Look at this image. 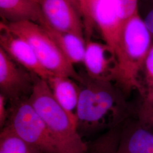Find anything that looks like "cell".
Returning a JSON list of instances; mask_svg holds the SVG:
<instances>
[{
  "label": "cell",
  "instance_id": "6da1fadb",
  "mask_svg": "<svg viewBox=\"0 0 153 153\" xmlns=\"http://www.w3.org/2000/svg\"><path fill=\"white\" fill-rule=\"evenodd\" d=\"M80 76L76 126L81 136L120 126L129 111L120 88L112 82L94 79L86 73Z\"/></svg>",
  "mask_w": 153,
  "mask_h": 153
},
{
  "label": "cell",
  "instance_id": "7a4b0ae2",
  "mask_svg": "<svg viewBox=\"0 0 153 153\" xmlns=\"http://www.w3.org/2000/svg\"><path fill=\"white\" fill-rule=\"evenodd\" d=\"M153 44L152 37L139 12L124 22L115 51L119 61L115 83L125 95L133 90L142 94L140 74Z\"/></svg>",
  "mask_w": 153,
  "mask_h": 153
},
{
  "label": "cell",
  "instance_id": "3957f363",
  "mask_svg": "<svg viewBox=\"0 0 153 153\" xmlns=\"http://www.w3.org/2000/svg\"><path fill=\"white\" fill-rule=\"evenodd\" d=\"M33 88L28 101L53 138L59 153H86L84 142L69 116L55 100L45 80L33 74Z\"/></svg>",
  "mask_w": 153,
  "mask_h": 153
},
{
  "label": "cell",
  "instance_id": "277c9868",
  "mask_svg": "<svg viewBox=\"0 0 153 153\" xmlns=\"http://www.w3.org/2000/svg\"><path fill=\"white\" fill-rule=\"evenodd\" d=\"M6 24L13 33L27 42L46 70L53 74L70 76L76 82L80 80L74 66L40 25L30 21Z\"/></svg>",
  "mask_w": 153,
  "mask_h": 153
},
{
  "label": "cell",
  "instance_id": "5b68a950",
  "mask_svg": "<svg viewBox=\"0 0 153 153\" xmlns=\"http://www.w3.org/2000/svg\"><path fill=\"white\" fill-rule=\"evenodd\" d=\"M11 103L5 126L42 153H59L44 122L28 98Z\"/></svg>",
  "mask_w": 153,
  "mask_h": 153
},
{
  "label": "cell",
  "instance_id": "8992f818",
  "mask_svg": "<svg viewBox=\"0 0 153 153\" xmlns=\"http://www.w3.org/2000/svg\"><path fill=\"white\" fill-rule=\"evenodd\" d=\"M33 84V74L13 60L0 48V94L11 103L28 98Z\"/></svg>",
  "mask_w": 153,
  "mask_h": 153
},
{
  "label": "cell",
  "instance_id": "52a82bcc",
  "mask_svg": "<svg viewBox=\"0 0 153 153\" xmlns=\"http://www.w3.org/2000/svg\"><path fill=\"white\" fill-rule=\"evenodd\" d=\"M44 21L55 30L85 36V27L78 6L71 0H40Z\"/></svg>",
  "mask_w": 153,
  "mask_h": 153
},
{
  "label": "cell",
  "instance_id": "ba28073f",
  "mask_svg": "<svg viewBox=\"0 0 153 153\" xmlns=\"http://www.w3.org/2000/svg\"><path fill=\"white\" fill-rule=\"evenodd\" d=\"M86 74L94 79L116 82L119 73V61L115 51L105 43L86 40L83 63Z\"/></svg>",
  "mask_w": 153,
  "mask_h": 153
},
{
  "label": "cell",
  "instance_id": "9c48e42d",
  "mask_svg": "<svg viewBox=\"0 0 153 153\" xmlns=\"http://www.w3.org/2000/svg\"><path fill=\"white\" fill-rule=\"evenodd\" d=\"M0 48L28 71L44 80L53 74L42 65L27 42L13 33L2 21L0 23Z\"/></svg>",
  "mask_w": 153,
  "mask_h": 153
},
{
  "label": "cell",
  "instance_id": "30bf717a",
  "mask_svg": "<svg viewBox=\"0 0 153 153\" xmlns=\"http://www.w3.org/2000/svg\"><path fill=\"white\" fill-rule=\"evenodd\" d=\"M92 18L104 43L115 52L124 25L115 0H97L93 6Z\"/></svg>",
  "mask_w": 153,
  "mask_h": 153
},
{
  "label": "cell",
  "instance_id": "8fae6325",
  "mask_svg": "<svg viewBox=\"0 0 153 153\" xmlns=\"http://www.w3.org/2000/svg\"><path fill=\"white\" fill-rule=\"evenodd\" d=\"M45 81L55 100L76 125L80 94L79 83L70 76L56 74L51 75Z\"/></svg>",
  "mask_w": 153,
  "mask_h": 153
},
{
  "label": "cell",
  "instance_id": "7c38bea8",
  "mask_svg": "<svg viewBox=\"0 0 153 153\" xmlns=\"http://www.w3.org/2000/svg\"><path fill=\"white\" fill-rule=\"evenodd\" d=\"M117 153H153V132L143 124L128 122L121 127Z\"/></svg>",
  "mask_w": 153,
  "mask_h": 153
},
{
  "label": "cell",
  "instance_id": "4fadbf2b",
  "mask_svg": "<svg viewBox=\"0 0 153 153\" xmlns=\"http://www.w3.org/2000/svg\"><path fill=\"white\" fill-rule=\"evenodd\" d=\"M0 15L7 24L30 21L40 25L44 20L36 0H0Z\"/></svg>",
  "mask_w": 153,
  "mask_h": 153
},
{
  "label": "cell",
  "instance_id": "5bb4252c",
  "mask_svg": "<svg viewBox=\"0 0 153 153\" xmlns=\"http://www.w3.org/2000/svg\"><path fill=\"white\" fill-rule=\"evenodd\" d=\"M54 42L67 60L74 66L83 63L86 40L76 34L60 32L51 27L44 21L40 25Z\"/></svg>",
  "mask_w": 153,
  "mask_h": 153
},
{
  "label": "cell",
  "instance_id": "9a60e30c",
  "mask_svg": "<svg viewBox=\"0 0 153 153\" xmlns=\"http://www.w3.org/2000/svg\"><path fill=\"white\" fill-rule=\"evenodd\" d=\"M0 153H42L5 126L0 133Z\"/></svg>",
  "mask_w": 153,
  "mask_h": 153
},
{
  "label": "cell",
  "instance_id": "2e32d148",
  "mask_svg": "<svg viewBox=\"0 0 153 153\" xmlns=\"http://www.w3.org/2000/svg\"><path fill=\"white\" fill-rule=\"evenodd\" d=\"M143 103L141 109H153V44L142 66L140 77Z\"/></svg>",
  "mask_w": 153,
  "mask_h": 153
},
{
  "label": "cell",
  "instance_id": "e0dca14e",
  "mask_svg": "<svg viewBox=\"0 0 153 153\" xmlns=\"http://www.w3.org/2000/svg\"><path fill=\"white\" fill-rule=\"evenodd\" d=\"M121 126L108 130L106 133L88 145L86 153H117Z\"/></svg>",
  "mask_w": 153,
  "mask_h": 153
},
{
  "label": "cell",
  "instance_id": "ac0fdd59",
  "mask_svg": "<svg viewBox=\"0 0 153 153\" xmlns=\"http://www.w3.org/2000/svg\"><path fill=\"white\" fill-rule=\"evenodd\" d=\"M115 1L124 23L139 12L138 0H115Z\"/></svg>",
  "mask_w": 153,
  "mask_h": 153
},
{
  "label": "cell",
  "instance_id": "d6986e66",
  "mask_svg": "<svg viewBox=\"0 0 153 153\" xmlns=\"http://www.w3.org/2000/svg\"><path fill=\"white\" fill-rule=\"evenodd\" d=\"M7 99L5 97L0 94V126L3 128L5 126L9 116V109H7L6 103Z\"/></svg>",
  "mask_w": 153,
  "mask_h": 153
},
{
  "label": "cell",
  "instance_id": "ffe728a7",
  "mask_svg": "<svg viewBox=\"0 0 153 153\" xmlns=\"http://www.w3.org/2000/svg\"><path fill=\"white\" fill-rule=\"evenodd\" d=\"M143 21L146 27L148 28L153 41V9L148 13V14L145 17Z\"/></svg>",
  "mask_w": 153,
  "mask_h": 153
},
{
  "label": "cell",
  "instance_id": "44dd1931",
  "mask_svg": "<svg viewBox=\"0 0 153 153\" xmlns=\"http://www.w3.org/2000/svg\"><path fill=\"white\" fill-rule=\"evenodd\" d=\"M142 121L145 123H148L149 125L153 126V116L150 115H141Z\"/></svg>",
  "mask_w": 153,
  "mask_h": 153
},
{
  "label": "cell",
  "instance_id": "7402d4cb",
  "mask_svg": "<svg viewBox=\"0 0 153 153\" xmlns=\"http://www.w3.org/2000/svg\"><path fill=\"white\" fill-rule=\"evenodd\" d=\"M141 115H150L153 116V109H141Z\"/></svg>",
  "mask_w": 153,
  "mask_h": 153
},
{
  "label": "cell",
  "instance_id": "603a6c76",
  "mask_svg": "<svg viewBox=\"0 0 153 153\" xmlns=\"http://www.w3.org/2000/svg\"><path fill=\"white\" fill-rule=\"evenodd\" d=\"M82 1H83V0H77V1H78V6H79V5L81 4Z\"/></svg>",
  "mask_w": 153,
  "mask_h": 153
},
{
  "label": "cell",
  "instance_id": "cb8c5ba5",
  "mask_svg": "<svg viewBox=\"0 0 153 153\" xmlns=\"http://www.w3.org/2000/svg\"><path fill=\"white\" fill-rule=\"evenodd\" d=\"M72 1H73L75 4H76L78 6V1H77V0H71ZM78 7H79V6H78Z\"/></svg>",
  "mask_w": 153,
  "mask_h": 153
},
{
  "label": "cell",
  "instance_id": "d4e9b609",
  "mask_svg": "<svg viewBox=\"0 0 153 153\" xmlns=\"http://www.w3.org/2000/svg\"><path fill=\"white\" fill-rule=\"evenodd\" d=\"M36 1H38V2H39V1H40V0H36Z\"/></svg>",
  "mask_w": 153,
  "mask_h": 153
}]
</instances>
